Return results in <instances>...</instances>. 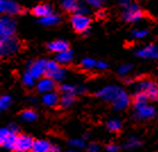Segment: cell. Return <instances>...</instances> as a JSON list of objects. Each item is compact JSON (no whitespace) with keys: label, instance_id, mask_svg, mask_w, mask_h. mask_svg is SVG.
I'll return each mask as SVG.
<instances>
[{"label":"cell","instance_id":"cell-33","mask_svg":"<svg viewBox=\"0 0 158 152\" xmlns=\"http://www.w3.org/2000/svg\"><path fill=\"white\" fill-rule=\"evenodd\" d=\"M148 31L147 30H134L132 32V36L133 38H135V39H142L144 36L148 34Z\"/></svg>","mask_w":158,"mask_h":152},{"label":"cell","instance_id":"cell-24","mask_svg":"<svg viewBox=\"0 0 158 152\" xmlns=\"http://www.w3.org/2000/svg\"><path fill=\"white\" fill-rule=\"evenodd\" d=\"M21 117L22 119L26 122V123H32L34 120L38 118V115H36V112L32 109H26L24 111H22L21 114Z\"/></svg>","mask_w":158,"mask_h":152},{"label":"cell","instance_id":"cell-30","mask_svg":"<svg viewBox=\"0 0 158 152\" xmlns=\"http://www.w3.org/2000/svg\"><path fill=\"white\" fill-rule=\"evenodd\" d=\"M81 65H82L83 68L91 69L94 68V67H97V62L91 58H84L82 60V62H81Z\"/></svg>","mask_w":158,"mask_h":152},{"label":"cell","instance_id":"cell-26","mask_svg":"<svg viewBox=\"0 0 158 152\" xmlns=\"http://www.w3.org/2000/svg\"><path fill=\"white\" fill-rule=\"evenodd\" d=\"M140 145H141V142L137 136H133L132 135V136H130V138H126V142H125L126 149L133 150V149H137L138 146H140Z\"/></svg>","mask_w":158,"mask_h":152},{"label":"cell","instance_id":"cell-18","mask_svg":"<svg viewBox=\"0 0 158 152\" xmlns=\"http://www.w3.org/2000/svg\"><path fill=\"white\" fill-rule=\"evenodd\" d=\"M52 145L46 140H34L31 152H51Z\"/></svg>","mask_w":158,"mask_h":152},{"label":"cell","instance_id":"cell-3","mask_svg":"<svg viewBox=\"0 0 158 152\" xmlns=\"http://www.w3.org/2000/svg\"><path fill=\"white\" fill-rule=\"evenodd\" d=\"M144 16H146L144 11L141 10L139 5L137 4H131L127 7L123 8L122 18L125 22H138Z\"/></svg>","mask_w":158,"mask_h":152},{"label":"cell","instance_id":"cell-21","mask_svg":"<svg viewBox=\"0 0 158 152\" xmlns=\"http://www.w3.org/2000/svg\"><path fill=\"white\" fill-rule=\"evenodd\" d=\"M72 60H73V52L71 50L57 54V56H56V62H57L59 65H67V64H69Z\"/></svg>","mask_w":158,"mask_h":152},{"label":"cell","instance_id":"cell-35","mask_svg":"<svg viewBox=\"0 0 158 152\" xmlns=\"http://www.w3.org/2000/svg\"><path fill=\"white\" fill-rule=\"evenodd\" d=\"M89 13V10L86 9L85 7H83V6H79V8H77V10L75 11V14L77 15H83V16H85L86 14Z\"/></svg>","mask_w":158,"mask_h":152},{"label":"cell","instance_id":"cell-23","mask_svg":"<svg viewBox=\"0 0 158 152\" xmlns=\"http://www.w3.org/2000/svg\"><path fill=\"white\" fill-rule=\"evenodd\" d=\"M80 5L77 4L76 0H61L60 1V7L65 11H73L75 13L77 10Z\"/></svg>","mask_w":158,"mask_h":152},{"label":"cell","instance_id":"cell-7","mask_svg":"<svg viewBox=\"0 0 158 152\" xmlns=\"http://www.w3.org/2000/svg\"><path fill=\"white\" fill-rule=\"evenodd\" d=\"M16 32V24L15 21L9 16H4L0 21V36L1 39H7L14 36Z\"/></svg>","mask_w":158,"mask_h":152},{"label":"cell","instance_id":"cell-4","mask_svg":"<svg viewBox=\"0 0 158 152\" xmlns=\"http://www.w3.org/2000/svg\"><path fill=\"white\" fill-rule=\"evenodd\" d=\"M134 111L135 118L140 120L150 119L156 114L155 108L152 106L148 105V102H134Z\"/></svg>","mask_w":158,"mask_h":152},{"label":"cell","instance_id":"cell-6","mask_svg":"<svg viewBox=\"0 0 158 152\" xmlns=\"http://www.w3.org/2000/svg\"><path fill=\"white\" fill-rule=\"evenodd\" d=\"M137 92L147 94L151 100H158V85L152 81H141L137 84Z\"/></svg>","mask_w":158,"mask_h":152},{"label":"cell","instance_id":"cell-16","mask_svg":"<svg viewBox=\"0 0 158 152\" xmlns=\"http://www.w3.org/2000/svg\"><path fill=\"white\" fill-rule=\"evenodd\" d=\"M47 48L52 52H57V54H60V52H64V51L69 50V44L67 41L64 40H56L52 41L48 44Z\"/></svg>","mask_w":158,"mask_h":152},{"label":"cell","instance_id":"cell-41","mask_svg":"<svg viewBox=\"0 0 158 152\" xmlns=\"http://www.w3.org/2000/svg\"><path fill=\"white\" fill-rule=\"evenodd\" d=\"M99 1H106V0H99Z\"/></svg>","mask_w":158,"mask_h":152},{"label":"cell","instance_id":"cell-31","mask_svg":"<svg viewBox=\"0 0 158 152\" xmlns=\"http://www.w3.org/2000/svg\"><path fill=\"white\" fill-rule=\"evenodd\" d=\"M69 145L74 149H82L85 146V142L83 138H73L69 141Z\"/></svg>","mask_w":158,"mask_h":152},{"label":"cell","instance_id":"cell-34","mask_svg":"<svg viewBox=\"0 0 158 152\" xmlns=\"http://www.w3.org/2000/svg\"><path fill=\"white\" fill-rule=\"evenodd\" d=\"M100 148H99V145L96 144V143H91V144L88 146V152H99Z\"/></svg>","mask_w":158,"mask_h":152},{"label":"cell","instance_id":"cell-39","mask_svg":"<svg viewBox=\"0 0 158 152\" xmlns=\"http://www.w3.org/2000/svg\"><path fill=\"white\" fill-rule=\"evenodd\" d=\"M119 5H121L123 8H125V7H127L129 5H131V1H130V0H119Z\"/></svg>","mask_w":158,"mask_h":152},{"label":"cell","instance_id":"cell-28","mask_svg":"<svg viewBox=\"0 0 158 152\" xmlns=\"http://www.w3.org/2000/svg\"><path fill=\"white\" fill-rule=\"evenodd\" d=\"M22 82H23V84H25L26 86H33L34 85V82H35V78L33 77L31 74H30L29 72H26L23 74V76H22Z\"/></svg>","mask_w":158,"mask_h":152},{"label":"cell","instance_id":"cell-15","mask_svg":"<svg viewBox=\"0 0 158 152\" xmlns=\"http://www.w3.org/2000/svg\"><path fill=\"white\" fill-rule=\"evenodd\" d=\"M54 89H55V81L49 78V77L41 78V80L36 83V90H38V92H40V93H42V94L52 92Z\"/></svg>","mask_w":158,"mask_h":152},{"label":"cell","instance_id":"cell-25","mask_svg":"<svg viewBox=\"0 0 158 152\" xmlns=\"http://www.w3.org/2000/svg\"><path fill=\"white\" fill-rule=\"evenodd\" d=\"M74 97H75L74 94H63L59 103H60V106L63 108H69V107H71L73 105V102L75 101Z\"/></svg>","mask_w":158,"mask_h":152},{"label":"cell","instance_id":"cell-32","mask_svg":"<svg viewBox=\"0 0 158 152\" xmlns=\"http://www.w3.org/2000/svg\"><path fill=\"white\" fill-rule=\"evenodd\" d=\"M131 68H132V66H131V65H129V64H123V65H121L118 67L117 72H118L119 75L124 76V75H126L130 70H131Z\"/></svg>","mask_w":158,"mask_h":152},{"label":"cell","instance_id":"cell-22","mask_svg":"<svg viewBox=\"0 0 158 152\" xmlns=\"http://www.w3.org/2000/svg\"><path fill=\"white\" fill-rule=\"evenodd\" d=\"M60 22H61V18L58 15H54V14L40 19V23L44 26H55V25H58Z\"/></svg>","mask_w":158,"mask_h":152},{"label":"cell","instance_id":"cell-2","mask_svg":"<svg viewBox=\"0 0 158 152\" xmlns=\"http://www.w3.org/2000/svg\"><path fill=\"white\" fill-rule=\"evenodd\" d=\"M21 48V42L15 38H7V39H1L0 42V51L2 57H9L15 52H17Z\"/></svg>","mask_w":158,"mask_h":152},{"label":"cell","instance_id":"cell-37","mask_svg":"<svg viewBox=\"0 0 158 152\" xmlns=\"http://www.w3.org/2000/svg\"><path fill=\"white\" fill-rule=\"evenodd\" d=\"M106 150H107L108 152H117L118 151V146L116 144H109L106 146Z\"/></svg>","mask_w":158,"mask_h":152},{"label":"cell","instance_id":"cell-14","mask_svg":"<svg viewBox=\"0 0 158 152\" xmlns=\"http://www.w3.org/2000/svg\"><path fill=\"white\" fill-rule=\"evenodd\" d=\"M130 106V97L125 91H123L118 94V97L115 99V101L113 102V107L117 111H122L126 109Z\"/></svg>","mask_w":158,"mask_h":152},{"label":"cell","instance_id":"cell-20","mask_svg":"<svg viewBox=\"0 0 158 152\" xmlns=\"http://www.w3.org/2000/svg\"><path fill=\"white\" fill-rule=\"evenodd\" d=\"M84 87L82 86H75L71 84H63L60 86V92L63 94H81L84 92Z\"/></svg>","mask_w":158,"mask_h":152},{"label":"cell","instance_id":"cell-36","mask_svg":"<svg viewBox=\"0 0 158 152\" xmlns=\"http://www.w3.org/2000/svg\"><path fill=\"white\" fill-rule=\"evenodd\" d=\"M85 1L86 4H89L92 7H100L101 6V1H99V0H85Z\"/></svg>","mask_w":158,"mask_h":152},{"label":"cell","instance_id":"cell-5","mask_svg":"<svg viewBox=\"0 0 158 152\" xmlns=\"http://www.w3.org/2000/svg\"><path fill=\"white\" fill-rule=\"evenodd\" d=\"M46 77H49L54 81H61L65 77V69L61 68L60 65L54 60H47L46 64Z\"/></svg>","mask_w":158,"mask_h":152},{"label":"cell","instance_id":"cell-1","mask_svg":"<svg viewBox=\"0 0 158 152\" xmlns=\"http://www.w3.org/2000/svg\"><path fill=\"white\" fill-rule=\"evenodd\" d=\"M17 127L11 124L10 126L4 127L0 130V143L4 148L8 150H15V145L17 142Z\"/></svg>","mask_w":158,"mask_h":152},{"label":"cell","instance_id":"cell-27","mask_svg":"<svg viewBox=\"0 0 158 152\" xmlns=\"http://www.w3.org/2000/svg\"><path fill=\"white\" fill-rule=\"evenodd\" d=\"M107 127H108V130H111V132H117V130H119L122 128V123H121L119 119L114 118V119L108 120Z\"/></svg>","mask_w":158,"mask_h":152},{"label":"cell","instance_id":"cell-38","mask_svg":"<svg viewBox=\"0 0 158 152\" xmlns=\"http://www.w3.org/2000/svg\"><path fill=\"white\" fill-rule=\"evenodd\" d=\"M107 67H108L107 62H102V60H101V62H97V68L98 69H102V70H104V69H106Z\"/></svg>","mask_w":158,"mask_h":152},{"label":"cell","instance_id":"cell-11","mask_svg":"<svg viewBox=\"0 0 158 152\" xmlns=\"http://www.w3.org/2000/svg\"><path fill=\"white\" fill-rule=\"evenodd\" d=\"M33 143H34V140L30 135H26V134L18 135L17 142H16V145H15V151L16 152L32 151Z\"/></svg>","mask_w":158,"mask_h":152},{"label":"cell","instance_id":"cell-8","mask_svg":"<svg viewBox=\"0 0 158 152\" xmlns=\"http://www.w3.org/2000/svg\"><path fill=\"white\" fill-rule=\"evenodd\" d=\"M121 92H122L121 87L116 86V85H108V86H105L98 91L97 95L102 100H105V101L114 102Z\"/></svg>","mask_w":158,"mask_h":152},{"label":"cell","instance_id":"cell-19","mask_svg":"<svg viewBox=\"0 0 158 152\" xmlns=\"http://www.w3.org/2000/svg\"><path fill=\"white\" fill-rule=\"evenodd\" d=\"M60 101V98L56 92H49V93L43 94L42 97V103L47 107H54Z\"/></svg>","mask_w":158,"mask_h":152},{"label":"cell","instance_id":"cell-40","mask_svg":"<svg viewBox=\"0 0 158 152\" xmlns=\"http://www.w3.org/2000/svg\"><path fill=\"white\" fill-rule=\"evenodd\" d=\"M51 152H59V148L58 146H52L51 148Z\"/></svg>","mask_w":158,"mask_h":152},{"label":"cell","instance_id":"cell-12","mask_svg":"<svg viewBox=\"0 0 158 152\" xmlns=\"http://www.w3.org/2000/svg\"><path fill=\"white\" fill-rule=\"evenodd\" d=\"M46 64H47V60H44V59L35 60V62H33L32 64L30 65L27 72H29L35 80L36 78H40L41 76H43L46 74Z\"/></svg>","mask_w":158,"mask_h":152},{"label":"cell","instance_id":"cell-29","mask_svg":"<svg viewBox=\"0 0 158 152\" xmlns=\"http://www.w3.org/2000/svg\"><path fill=\"white\" fill-rule=\"evenodd\" d=\"M11 105V98L9 95H2L0 98V109L1 110H7Z\"/></svg>","mask_w":158,"mask_h":152},{"label":"cell","instance_id":"cell-9","mask_svg":"<svg viewBox=\"0 0 158 152\" xmlns=\"http://www.w3.org/2000/svg\"><path fill=\"white\" fill-rule=\"evenodd\" d=\"M71 23H72L73 29L75 30L76 32L83 33L88 31L91 24V19L88 16H83V15H77L74 14L71 18Z\"/></svg>","mask_w":158,"mask_h":152},{"label":"cell","instance_id":"cell-10","mask_svg":"<svg viewBox=\"0 0 158 152\" xmlns=\"http://www.w3.org/2000/svg\"><path fill=\"white\" fill-rule=\"evenodd\" d=\"M0 10L5 15H16L24 13L22 7L13 0H0Z\"/></svg>","mask_w":158,"mask_h":152},{"label":"cell","instance_id":"cell-13","mask_svg":"<svg viewBox=\"0 0 158 152\" xmlns=\"http://www.w3.org/2000/svg\"><path fill=\"white\" fill-rule=\"evenodd\" d=\"M137 56L144 59H156L158 58V49L155 44H149L137 51Z\"/></svg>","mask_w":158,"mask_h":152},{"label":"cell","instance_id":"cell-17","mask_svg":"<svg viewBox=\"0 0 158 152\" xmlns=\"http://www.w3.org/2000/svg\"><path fill=\"white\" fill-rule=\"evenodd\" d=\"M32 14L35 15V16H38V17H40V18L47 17L49 15H52V8H51L50 5L40 4L33 8Z\"/></svg>","mask_w":158,"mask_h":152}]
</instances>
